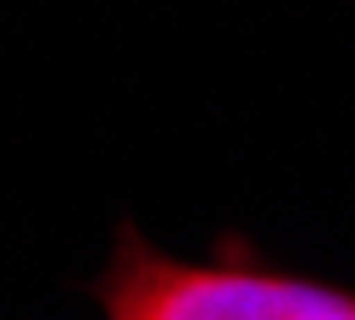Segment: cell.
Wrapping results in <instances>:
<instances>
[{
	"label": "cell",
	"instance_id": "obj_1",
	"mask_svg": "<svg viewBox=\"0 0 355 320\" xmlns=\"http://www.w3.org/2000/svg\"><path fill=\"white\" fill-rule=\"evenodd\" d=\"M111 320H355V297L250 268H187L164 256H123Z\"/></svg>",
	"mask_w": 355,
	"mask_h": 320
}]
</instances>
